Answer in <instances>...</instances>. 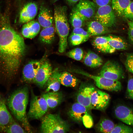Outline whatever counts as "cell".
I'll use <instances>...</instances> for the list:
<instances>
[{
    "instance_id": "41",
    "label": "cell",
    "mask_w": 133,
    "mask_h": 133,
    "mask_svg": "<svg viewBox=\"0 0 133 133\" xmlns=\"http://www.w3.org/2000/svg\"><path fill=\"white\" fill-rule=\"evenodd\" d=\"M128 25L129 28L128 34L129 38L130 41L133 43V28L130 25Z\"/></svg>"
},
{
    "instance_id": "30",
    "label": "cell",
    "mask_w": 133,
    "mask_h": 133,
    "mask_svg": "<svg viewBox=\"0 0 133 133\" xmlns=\"http://www.w3.org/2000/svg\"><path fill=\"white\" fill-rule=\"evenodd\" d=\"M85 21L79 13L74 10H73L71 15V21L74 28L81 27Z\"/></svg>"
},
{
    "instance_id": "23",
    "label": "cell",
    "mask_w": 133,
    "mask_h": 133,
    "mask_svg": "<svg viewBox=\"0 0 133 133\" xmlns=\"http://www.w3.org/2000/svg\"><path fill=\"white\" fill-rule=\"evenodd\" d=\"M87 31L91 36L106 33L109 32V30L108 28L95 20L89 22Z\"/></svg>"
},
{
    "instance_id": "32",
    "label": "cell",
    "mask_w": 133,
    "mask_h": 133,
    "mask_svg": "<svg viewBox=\"0 0 133 133\" xmlns=\"http://www.w3.org/2000/svg\"><path fill=\"white\" fill-rule=\"evenodd\" d=\"M68 57L77 61H80L83 56V52L82 49L79 48H74L66 53Z\"/></svg>"
},
{
    "instance_id": "21",
    "label": "cell",
    "mask_w": 133,
    "mask_h": 133,
    "mask_svg": "<svg viewBox=\"0 0 133 133\" xmlns=\"http://www.w3.org/2000/svg\"><path fill=\"white\" fill-rule=\"evenodd\" d=\"M57 77L61 84L66 87H74L80 83V80L69 72L64 71L58 73Z\"/></svg>"
},
{
    "instance_id": "4",
    "label": "cell",
    "mask_w": 133,
    "mask_h": 133,
    "mask_svg": "<svg viewBox=\"0 0 133 133\" xmlns=\"http://www.w3.org/2000/svg\"><path fill=\"white\" fill-rule=\"evenodd\" d=\"M40 132L42 133H66L70 126L58 114H49L41 118Z\"/></svg>"
},
{
    "instance_id": "43",
    "label": "cell",
    "mask_w": 133,
    "mask_h": 133,
    "mask_svg": "<svg viewBox=\"0 0 133 133\" xmlns=\"http://www.w3.org/2000/svg\"><path fill=\"white\" fill-rule=\"evenodd\" d=\"M128 25H130L133 28V21H129L128 22Z\"/></svg>"
},
{
    "instance_id": "33",
    "label": "cell",
    "mask_w": 133,
    "mask_h": 133,
    "mask_svg": "<svg viewBox=\"0 0 133 133\" xmlns=\"http://www.w3.org/2000/svg\"><path fill=\"white\" fill-rule=\"evenodd\" d=\"M111 133H133V128L122 124L115 125Z\"/></svg>"
},
{
    "instance_id": "8",
    "label": "cell",
    "mask_w": 133,
    "mask_h": 133,
    "mask_svg": "<svg viewBox=\"0 0 133 133\" xmlns=\"http://www.w3.org/2000/svg\"><path fill=\"white\" fill-rule=\"evenodd\" d=\"M100 76L110 79L118 81L123 78V73L122 68L118 63L108 60L102 67Z\"/></svg>"
},
{
    "instance_id": "44",
    "label": "cell",
    "mask_w": 133,
    "mask_h": 133,
    "mask_svg": "<svg viewBox=\"0 0 133 133\" xmlns=\"http://www.w3.org/2000/svg\"><path fill=\"white\" fill-rule=\"evenodd\" d=\"M53 0V1H56L57 0Z\"/></svg>"
},
{
    "instance_id": "11",
    "label": "cell",
    "mask_w": 133,
    "mask_h": 133,
    "mask_svg": "<svg viewBox=\"0 0 133 133\" xmlns=\"http://www.w3.org/2000/svg\"><path fill=\"white\" fill-rule=\"evenodd\" d=\"M97 5L88 0H81L74 9L85 20L93 17L95 13Z\"/></svg>"
},
{
    "instance_id": "12",
    "label": "cell",
    "mask_w": 133,
    "mask_h": 133,
    "mask_svg": "<svg viewBox=\"0 0 133 133\" xmlns=\"http://www.w3.org/2000/svg\"><path fill=\"white\" fill-rule=\"evenodd\" d=\"M52 72L51 65L47 61L41 64L33 82L40 87L42 88L45 85Z\"/></svg>"
},
{
    "instance_id": "6",
    "label": "cell",
    "mask_w": 133,
    "mask_h": 133,
    "mask_svg": "<svg viewBox=\"0 0 133 133\" xmlns=\"http://www.w3.org/2000/svg\"><path fill=\"white\" fill-rule=\"evenodd\" d=\"M49 107L44 98L32 94L29 111L27 114L28 119L41 118L47 112Z\"/></svg>"
},
{
    "instance_id": "14",
    "label": "cell",
    "mask_w": 133,
    "mask_h": 133,
    "mask_svg": "<svg viewBox=\"0 0 133 133\" xmlns=\"http://www.w3.org/2000/svg\"><path fill=\"white\" fill-rule=\"evenodd\" d=\"M37 11V5L35 3L30 2L26 4L20 12L19 23L23 24L33 20L36 16Z\"/></svg>"
},
{
    "instance_id": "38",
    "label": "cell",
    "mask_w": 133,
    "mask_h": 133,
    "mask_svg": "<svg viewBox=\"0 0 133 133\" xmlns=\"http://www.w3.org/2000/svg\"><path fill=\"white\" fill-rule=\"evenodd\" d=\"M127 94L128 97L133 100V78H129L127 83Z\"/></svg>"
},
{
    "instance_id": "20",
    "label": "cell",
    "mask_w": 133,
    "mask_h": 133,
    "mask_svg": "<svg viewBox=\"0 0 133 133\" xmlns=\"http://www.w3.org/2000/svg\"><path fill=\"white\" fill-rule=\"evenodd\" d=\"M92 44L97 50L103 53H112L116 50L109 44L106 36L96 37L93 40Z\"/></svg>"
},
{
    "instance_id": "13",
    "label": "cell",
    "mask_w": 133,
    "mask_h": 133,
    "mask_svg": "<svg viewBox=\"0 0 133 133\" xmlns=\"http://www.w3.org/2000/svg\"><path fill=\"white\" fill-rule=\"evenodd\" d=\"M41 65L40 62L37 61H31L26 64L22 70L23 81L26 83L33 82Z\"/></svg>"
},
{
    "instance_id": "34",
    "label": "cell",
    "mask_w": 133,
    "mask_h": 133,
    "mask_svg": "<svg viewBox=\"0 0 133 133\" xmlns=\"http://www.w3.org/2000/svg\"><path fill=\"white\" fill-rule=\"evenodd\" d=\"M69 38L70 43L73 46L79 45L87 40L86 38L82 36L72 33L70 35Z\"/></svg>"
},
{
    "instance_id": "17",
    "label": "cell",
    "mask_w": 133,
    "mask_h": 133,
    "mask_svg": "<svg viewBox=\"0 0 133 133\" xmlns=\"http://www.w3.org/2000/svg\"><path fill=\"white\" fill-rule=\"evenodd\" d=\"M14 119L8 110L5 99L0 97V131L3 132Z\"/></svg>"
},
{
    "instance_id": "2",
    "label": "cell",
    "mask_w": 133,
    "mask_h": 133,
    "mask_svg": "<svg viewBox=\"0 0 133 133\" xmlns=\"http://www.w3.org/2000/svg\"><path fill=\"white\" fill-rule=\"evenodd\" d=\"M29 99V90L27 86L18 88L8 97L6 104L16 119L28 133L32 132V127L28 120L26 109Z\"/></svg>"
},
{
    "instance_id": "35",
    "label": "cell",
    "mask_w": 133,
    "mask_h": 133,
    "mask_svg": "<svg viewBox=\"0 0 133 133\" xmlns=\"http://www.w3.org/2000/svg\"><path fill=\"white\" fill-rule=\"evenodd\" d=\"M82 122L85 127L87 128H91L93 126V118L89 112L86 113L83 116Z\"/></svg>"
},
{
    "instance_id": "36",
    "label": "cell",
    "mask_w": 133,
    "mask_h": 133,
    "mask_svg": "<svg viewBox=\"0 0 133 133\" xmlns=\"http://www.w3.org/2000/svg\"><path fill=\"white\" fill-rule=\"evenodd\" d=\"M123 17L133 21V1H131L123 12Z\"/></svg>"
},
{
    "instance_id": "7",
    "label": "cell",
    "mask_w": 133,
    "mask_h": 133,
    "mask_svg": "<svg viewBox=\"0 0 133 133\" xmlns=\"http://www.w3.org/2000/svg\"><path fill=\"white\" fill-rule=\"evenodd\" d=\"M115 13L109 4L99 7L94 16V19L108 28L114 25L116 22Z\"/></svg>"
},
{
    "instance_id": "27",
    "label": "cell",
    "mask_w": 133,
    "mask_h": 133,
    "mask_svg": "<svg viewBox=\"0 0 133 133\" xmlns=\"http://www.w3.org/2000/svg\"><path fill=\"white\" fill-rule=\"evenodd\" d=\"M106 37L110 45L116 50H124L127 48V43L121 37L112 35H109Z\"/></svg>"
},
{
    "instance_id": "22",
    "label": "cell",
    "mask_w": 133,
    "mask_h": 133,
    "mask_svg": "<svg viewBox=\"0 0 133 133\" xmlns=\"http://www.w3.org/2000/svg\"><path fill=\"white\" fill-rule=\"evenodd\" d=\"M54 20L50 11L45 7H41L38 16V22L43 28L50 27L53 25Z\"/></svg>"
},
{
    "instance_id": "1",
    "label": "cell",
    "mask_w": 133,
    "mask_h": 133,
    "mask_svg": "<svg viewBox=\"0 0 133 133\" xmlns=\"http://www.w3.org/2000/svg\"><path fill=\"white\" fill-rule=\"evenodd\" d=\"M8 21L3 17L0 23V84L8 86L16 80L26 49L23 37Z\"/></svg>"
},
{
    "instance_id": "31",
    "label": "cell",
    "mask_w": 133,
    "mask_h": 133,
    "mask_svg": "<svg viewBox=\"0 0 133 133\" xmlns=\"http://www.w3.org/2000/svg\"><path fill=\"white\" fill-rule=\"evenodd\" d=\"M3 132L6 133H25L26 131L14 119L7 126Z\"/></svg>"
},
{
    "instance_id": "3",
    "label": "cell",
    "mask_w": 133,
    "mask_h": 133,
    "mask_svg": "<svg viewBox=\"0 0 133 133\" xmlns=\"http://www.w3.org/2000/svg\"><path fill=\"white\" fill-rule=\"evenodd\" d=\"M54 19L55 29L59 37L58 51L62 53L65 52L67 47V38L69 31L66 7L59 6L55 8Z\"/></svg>"
},
{
    "instance_id": "10",
    "label": "cell",
    "mask_w": 133,
    "mask_h": 133,
    "mask_svg": "<svg viewBox=\"0 0 133 133\" xmlns=\"http://www.w3.org/2000/svg\"><path fill=\"white\" fill-rule=\"evenodd\" d=\"M95 87L92 84L87 83L81 85L76 95L77 102L90 109V98L91 94Z\"/></svg>"
},
{
    "instance_id": "39",
    "label": "cell",
    "mask_w": 133,
    "mask_h": 133,
    "mask_svg": "<svg viewBox=\"0 0 133 133\" xmlns=\"http://www.w3.org/2000/svg\"><path fill=\"white\" fill-rule=\"evenodd\" d=\"M72 33L82 36L86 38L87 40L91 36L87 31H85L81 27L74 28Z\"/></svg>"
},
{
    "instance_id": "29",
    "label": "cell",
    "mask_w": 133,
    "mask_h": 133,
    "mask_svg": "<svg viewBox=\"0 0 133 133\" xmlns=\"http://www.w3.org/2000/svg\"><path fill=\"white\" fill-rule=\"evenodd\" d=\"M115 125L113 121L107 118L101 119L96 125L95 128L97 131L102 133H111Z\"/></svg>"
},
{
    "instance_id": "18",
    "label": "cell",
    "mask_w": 133,
    "mask_h": 133,
    "mask_svg": "<svg viewBox=\"0 0 133 133\" xmlns=\"http://www.w3.org/2000/svg\"><path fill=\"white\" fill-rule=\"evenodd\" d=\"M40 25L38 22L32 20L24 24L22 26L21 33L25 37L32 39L38 33Z\"/></svg>"
},
{
    "instance_id": "5",
    "label": "cell",
    "mask_w": 133,
    "mask_h": 133,
    "mask_svg": "<svg viewBox=\"0 0 133 133\" xmlns=\"http://www.w3.org/2000/svg\"><path fill=\"white\" fill-rule=\"evenodd\" d=\"M72 72L87 76L92 79L96 85L100 89L110 91L117 92L122 88L121 83L118 80L108 79L103 77L93 75L80 69L72 70Z\"/></svg>"
},
{
    "instance_id": "40",
    "label": "cell",
    "mask_w": 133,
    "mask_h": 133,
    "mask_svg": "<svg viewBox=\"0 0 133 133\" xmlns=\"http://www.w3.org/2000/svg\"><path fill=\"white\" fill-rule=\"evenodd\" d=\"M96 5L99 7L109 4L111 0H92Z\"/></svg>"
},
{
    "instance_id": "37",
    "label": "cell",
    "mask_w": 133,
    "mask_h": 133,
    "mask_svg": "<svg viewBox=\"0 0 133 133\" xmlns=\"http://www.w3.org/2000/svg\"><path fill=\"white\" fill-rule=\"evenodd\" d=\"M125 64L127 70L133 74V53L127 54Z\"/></svg>"
},
{
    "instance_id": "16",
    "label": "cell",
    "mask_w": 133,
    "mask_h": 133,
    "mask_svg": "<svg viewBox=\"0 0 133 133\" xmlns=\"http://www.w3.org/2000/svg\"><path fill=\"white\" fill-rule=\"evenodd\" d=\"M90 110L77 102L74 103L67 112V115L72 121L78 123L82 122V118Z\"/></svg>"
},
{
    "instance_id": "26",
    "label": "cell",
    "mask_w": 133,
    "mask_h": 133,
    "mask_svg": "<svg viewBox=\"0 0 133 133\" xmlns=\"http://www.w3.org/2000/svg\"><path fill=\"white\" fill-rule=\"evenodd\" d=\"M55 28L52 26L43 28L41 32L39 37L40 41L45 44H51L54 41L55 36Z\"/></svg>"
},
{
    "instance_id": "25",
    "label": "cell",
    "mask_w": 133,
    "mask_h": 133,
    "mask_svg": "<svg viewBox=\"0 0 133 133\" xmlns=\"http://www.w3.org/2000/svg\"><path fill=\"white\" fill-rule=\"evenodd\" d=\"M84 64L91 68L98 67L101 65L103 61L101 57L93 52L89 51L84 60Z\"/></svg>"
},
{
    "instance_id": "28",
    "label": "cell",
    "mask_w": 133,
    "mask_h": 133,
    "mask_svg": "<svg viewBox=\"0 0 133 133\" xmlns=\"http://www.w3.org/2000/svg\"><path fill=\"white\" fill-rule=\"evenodd\" d=\"M131 1V0H111V6L116 14L123 17L124 11Z\"/></svg>"
},
{
    "instance_id": "24",
    "label": "cell",
    "mask_w": 133,
    "mask_h": 133,
    "mask_svg": "<svg viewBox=\"0 0 133 133\" xmlns=\"http://www.w3.org/2000/svg\"><path fill=\"white\" fill-rule=\"evenodd\" d=\"M59 71L57 68L52 71L51 75L45 85L46 86L45 91L46 92L51 91L52 92H56L60 89L61 84L57 77Z\"/></svg>"
},
{
    "instance_id": "15",
    "label": "cell",
    "mask_w": 133,
    "mask_h": 133,
    "mask_svg": "<svg viewBox=\"0 0 133 133\" xmlns=\"http://www.w3.org/2000/svg\"><path fill=\"white\" fill-rule=\"evenodd\" d=\"M115 114L118 119L127 125L133 126V108L124 105L117 106Z\"/></svg>"
},
{
    "instance_id": "19",
    "label": "cell",
    "mask_w": 133,
    "mask_h": 133,
    "mask_svg": "<svg viewBox=\"0 0 133 133\" xmlns=\"http://www.w3.org/2000/svg\"><path fill=\"white\" fill-rule=\"evenodd\" d=\"M47 92L42 95L45 100L49 108H55L63 101V94L61 92Z\"/></svg>"
},
{
    "instance_id": "9",
    "label": "cell",
    "mask_w": 133,
    "mask_h": 133,
    "mask_svg": "<svg viewBox=\"0 0 133 133\" xmlns=\"http://www.w3.org/2000/svg\"><path fill=\"white\" fill-rule=\"evenodd\" d=\"M110 99L108 93L95 88L91 96V109L105 110L108 105Z\"/></svg>"
},
{
    "instance_id": "42",
    "label": "cell",
    "mask_w": 133,
    "mask_h": 133,
    "mask_svg": "<svg viewBox=\"0 0 133 133\" xmlns=\"http://www.w3.org/2000/svg\"><path fill=\"white\" fill-rule=\"evenodd\" d=\"M70 4H72L75 3L81 0H66Z\"/></svg>"
}]
</instances>
